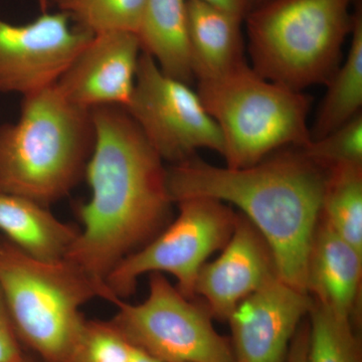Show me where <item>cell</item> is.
Masks as SVG:
<instances>
[{
    "mask_svg": "<svg viewBox=\"0 0 362 362\" xmlns=\"http://www.w3.org/2000/svg\"><path fill=\"white\" fill-rule=\"evenodd\" d=\"M90 112L96 131L85 173L90 197L78 209L83 230L65 259L105 282L163 230L173 202L163 160L125 108L105 105Z\"/></svg>",
    "mask_w": 362,
    "mask_h": 362,
    "instance_id": "cell-1",
    "label": "cell"
},
{
    "mask_svg": "<svg viewBox=\"0 0 362 362\" xmlns=\"http://www.w3.org/2000/svg\"><path fill=\"white\" fill-rule=\"evenodd\" d=\"M328 171L300 148L245 168H221L189 158L168 169L173 204L188 197L239 207L266 240L278 278L307 291V269L320 221Z\"/></svg>",
    "mask_w": 362,
    "mask_h": 362,
    "instance_id": "cell-2",
    "label": "cell"
},
{
    "mask_svg": "<svg viewBox=\"0 0 362 362\" xmlns=\"http://www.w3.org/2000/svg\"><path fill=\"white\" fill-rule=\"evenodd\" d=\"M95 142L92 112L56 84L23 97L18 122L0 125V194L51 206L85 177Z\"/></svg>",
    "mask_w": 362,
    "mask_h": 362,
    "instance_id": "cell-3",
    "label": "cell"
},
{
    "mask_svg": "<svg viewBox=\"0 0 362 362\" xmlns=\"http://www.w3.org/2000/svg\"><path fill=\"white\" fill-rule=\"evenodd\" d=\"M0 293L23 349L42 362H73L86 318L81 308L95 298L119 301L106 283L66 259L42 261L0 238Z\"/></svg>",
    "mask_w": 362,
    "mask_h": 362,
    "instance_id": "cell-4",
    "label": "cell"
},
{
    "mask_svg": "<svg viewBox=\"0 0 362 362\" xmlns=\"http://www.w3.org/2000/svg\"><path fill=\"white\" fill-rule=\"evenodd\" d=\"M354 0H268L247 14L252 69L298 92L327 84L352 32Z\"/></svg>",
    "mask_w": 362,
    "mask_h": 362,
    "instance_id": "cell-5",
    "label": "cell"
},
{
    "mask_svg": "<svg viewBox=\"0 0 362 362\" xmlns=\"http://www.w3.org/2000/svg\"><path fill=\"white\" fill-rule=\"evenodd\" d=\"M197 94L220 128L226 168H249L281 147L302 148L311 141L310 98L267 80L246 62L199 81Z\"/></svg>",
    "mask_w": 362,
    "mask_h": 362,
    "instance_id": "cell-6",
    "label": "cell"
},
{
    "mask_svg": "<svg viewBox=\"0 0 362 362\" xmlns=\"http://www.w3.org/2000/svg\"><path fill=\"white\" fill-rule=\"evenodd\" d=\"M175 204L180 209L176 220L107 276V287L118 299L132 295L145 274L168 273L177 280L178 291L194 300L199 270L230 240L238 214L223 202L188 197Z\"/></svg>",
    "mask_w": 362,
    "mask_h": 362,
    "instance_id": "cell-7",
    "label": "cell"
},
{
    "mask_svg": "<svg viewBox=\"0 0 362 362\" xmlns=\"http://www.w3.org/2000/svg\"><path fill=\"white\" fill-rule=\"evenodd\" d=\"M111 323L136 347L163 362H235L232 341L214 329L207 308L183 296L161 273L149 274L139 304L119 300Z\"/></svg>",
    "mask_w": 362,
    "mask_h": 362,
    "instance_id": "cell-8",
    "label": "cell"
},
{
    "mask_svg": "<svg viewBox=\"0 0 362 362\" xmlns=\"http://www.w3.org/2000/svg\"><path fill=\"white\" fill-rule=\"evenodd\" d=\"M162 160L180 163L197 149L223 154L220 128L189 85L165 75L141 52L134 90L124 107Z\"/></svg>",
    "mask_w": 362,
    "mask_h": 362,
    "instance_id": "cell-9",
    "label": "cell"
},
{
    "mask_svg": "<svg viewBox=\"0 0 362 362\" xmlns=\"http://www.w3.org/2000/svg\"><path fill=\"white\" fill-rule=\"evenodd\" d=\"M93 37L59 11L25 25L0 18V93L25 97L56 84Z\"/></svg>",
    "mask_w": 362,
    "mask_h": 362,
    "instance_id": "cell-10",
    "label": "cell"
},
{
    "mask_svg": "<svg viewBox=\"0 0 362 362\" xmlns=\"http://www.w3.org/2000/svg\"><path fill=\"white\" fill-rule=\"evenodd\" d=\"M313 298L274 279L228 318L235 362H287L290 345Z\"/></svg>",
    "mask_w": 362,
    "mask_h": 362,
    "instance_id": "cell-11",
    "label": "cell"
},
{
    "mask_svg": "<svg viewBox=\"0 0 362 362\" xmlns=\"http://www.w3.org/2000/svg\"><path fill=\"white\" fill-rule=\"evenodd\" d=\"M141 52L135 33L95 35L62 74L57 87L71 103L89 110L105 105L126 107Z\"/></svg>",
    "mask_w": 362,
    "mask_h": 362,
    "instance_id": "cell-12",
    "label": "cell"
},
{
    "mask_svg": "<svg viewBox=\"0 0 362 362\" xmlns=\"http://www.w3.org/2000/svg\"><path fill=\"white\" fill-rule=\"evenodd\" d=\"M223 250L218 259L202 267L194 293L204 298L213 318L228 321L240 303L278 276L266 240L243 214H238Z\"/></svg>",
    "mask_w": 362,
    "mask_h": 362,
    "instance_id": "cell-13",
    "label": "cell"
},
{
    "mask_svg": "<svg viewBox=\"0 0 362 362\" xmlns=\"http://www.w3.org/2000/svg\"><path fill=\"white\" fill-rule=\"evenodd\" d=\"M361 276L362 254L321 218L309 254L308 294L338 318L354 324Z\"/></svg>",
    "mask_w": 362,
    "mask_h": 362,
    "instance_id": "cell-14",
    "label": "cell"
},
{
    "mask_svg": "<svg viewBox=\"0 0 362 362\" xmlns=\"http://www.w3.org/2000/svg\"><path fill=\"white\" fill-rule=\"evenodd\" d=\"M243 18L199 0H187V32L197 81L223 76L245 63Z\"/></svg>",
    "mask_w": 362,
    "mask_h": 362,
    "instance_id": "cell-15",
    "label": "cell"
},
{
    "mask_svg": "<svg viewBox=\"0 0 362 362\" xmlns=\"http://www.w3.org/2000/svg\"><path fill=\"white\" fill-rule=\"evenodd\" d=\"M0 232L33 258L59 261L66 258L80 228L59 220L49 207L39 202L0 194Z\"/></svg>",
    "mask_w": 362,
    "mask_h": 362,
    "instance_id": "cell-16",
    "label": "cell"
},
{
    "mask_svg": "<svg viewBox=\"0 0 362 362\" xmlns=\"http://www.w3.org/2000/svg\"><path fill=\"white\" fill-rule=\"evenodd\" d=\"M141 51L169 77L194 78L187 32V0H146L136 32Z\"/></svg>",
    "mask_w": 362,
    "mask_h": 362,
    "instance_id": "cell-17",
    "label": "cell"
},
{
    "mask_svg": "<svg viewBox=\"0 0 362 362\" xmlns=\"http://www.w3.org/2000/svg\"><path fill=\"white\" fill-rule=\"evenodd\" d=\"M322 104L310 130L311 140L329 134L361 113L362 106V14L354 13L351 45L341 68L330 78Z\"/></svg>",
    "mask_w": 362,
    "mask_h": 362,
    "instance_id": "cell-18",
    "label": "cell"
},
{
    "mask_svg": "<svg viewBox=\"0 0 362 362\" xmlns=\"http://www.w3.org/2000/svg\"><path fill=\"white\" fill-rule=\"evenodd\" d=\"M320 218L362 254V165L328 170Z\"/></svg>",
    "mask_w": 362,
    "mask_h": 362,
    "instance_id": "cell-19",
    "label": "cell"
},
{
    "mask_svg": "<svg viewBox=\"0 0 362 362\" xmlns=\"http://www.w3.org/2000/svg\"><path fill=\"white\" fill-rule=\"evenodd\" d=\"M307 362H362L356 325L314 301L309 312Z\"/></svg>",
    "mask_w": 362,
    "mask_h": 362,
    "instance_id": "cell-20",
    "label": "cell"
},
{
    "mask_svg": "<svg viewBox=\"0 0 362 362\" xmlns=\"http://www.w3.org/2000/svg\"><path fill=\"white\" fill-rule=\"evenodd\" d=\"M146 0H59L56 7L93 35L137 32Z\"/></svg>",
    "mask_w": 362,
    "mask_h": 362,
    "instance_id": "cell-21",
    "label": "cell"
},
{
    "mask_svg": "<svg viewBox=\"0 0 362 362\" xmlns=\"http://www.w3.org/2000/svg\"><path fill=\"white\" fill-rule=\"evenodd\" d=\"M301 150L311 161L327 171L337 166L362 165L361 113L329 134L311 140Z\"/></svg>",
    "mask_w": 362,
    "mask_h": 362,
    "instance_id": "cell-22",
    "label": "cell"
},
{
    "mask_svg": "<svg viewBox=\"0 0 362 362\" xmlns=\"http://www.w3.org/2000/svg\"><path fill=\"white\" fill-rule=\"evenodd\" d=\"M134 350L110 320L86 318L73 362H130Z\"/></svg>",
    "mask_w": 362,
    "mask_h": 362,
    "instance_id": "cell-23",
    "label": "cell"
},
{
    "mask_svg": "<svg viewBox=\"0 0 362 362\" xmlns=\"http://www.w3.org/2000/svg\"><path fill=\"white\" fill-rule=\"evenodd\" d=\"M26 354L13 327L0 293V362H16Z\"/></svg>",
    "mask_w": 362,
    "mask_h": 362,
    "instance_id": "cell-24",
    "label": "cell"
},
{
    "mask_svg": "<svg viewBox=\"0 0 362 362\" xmlns=\"http://www.w3.org/2000/svg\"><path fill=\"white\" fill-rule=\"evenodd\" d=\"M309 324L303 321L295 333L287 362H307V351H308Z\"/></svg>",
    "mask_w": 362,
    "mask_h": 362,
    "instance_id": "cell-25",
    "label": "cell"
},
{
    "mask_svg": "<svg viewBox=\"0 0 362 362\" xmlns=\"http://www.w3.org/2000/svg\"><path fill=\"white\" fill-rule=\"evenodd\" d=\"M214 7L223 9L228 13L235 14L245 20L251 11V0H199Z\"/></svg>",
    "mask_w": 362,
    "mask_h": 362,
    "instance_id": "cell-26",
    "label": "cell"
},
{
    "mask_svg": "<svg viewBox=\"0 0 362 362\" xmlns=\"http://www.w3.org/2000/svg\"><path fill=\"white\" fill-rule=\"evenodd\" d=\"M130 362H163L159 361V359L156 358V357L150 356V354H146V352L143 351V350L139 349H136L134 350V354H133L132 358H131Z\"/></svg>",
    "mask_w": 362,
    "mask_h": 362,
    "instance_id": "cell-27",
    "label": "cell"
},
{
    "mask_svg": "<svg viewBox=\"0 0 362 362\" xmlns=\"http://www.w3.org/2000/svg\"><path fill=\"white\" fill-rule=\"evenodd\" d=\"M42 11H49V8L58 4L59 0H39Z\"/></svg>",
    "mask_w": 362,
    "mask_h": 362,
    "instance_id": "cell-28",
    "label": "cell"
},
{
    "mask_svg": "<svg viewBox=\"0 0 362 362\" xmlns=\"http://www.w3.org/2000/svg\"><path fill=\"white\" fill-rule=\"evenodd\" d=\"M268 1V0H251V11L255 7L261 6L264 2Z\"/></svg>",
    "mask_w": 362,
    "mask_h": 362,
    "instance_id": "cell-29",
    "label": "cell"
},
{
    "mask_svg": "<svg viewBox=\"0 0 362 362\" xmlns=\"http://www.w3.org/2000/svg\"><path fill=\"white\" fill-rule=\"evenodd\" d=\"M16 362H35L33 361V359L30 356H28V354H25V356L23 357V358L20 359L18 361Z\"/></svg>",
    "mask_w": 362,
    "mask_h": 362,
    "instance_id": "cell-30",
    "label": "cell"
}]
</instances>
